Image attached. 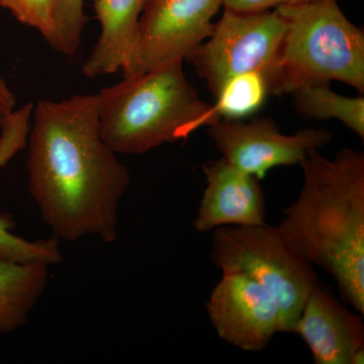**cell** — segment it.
Wrapping results in <instances>:
<instances>
[{
  "mask_svg": "<svg viewBox=\"0 0 364 364\" xmlns=\"http://www.w3.org/2000/svg\"><path fill=\"white\" fill-rule=\"evenodd\" d=\"M294 333L308 345L315 363H364L363 315L352 313L318 282L306 296Z\"/></svg>",
  "mask_w": 364,
  "mask_h": 364,
  "instance_id": "obj_10",
  "label": "cell"
},
{
  "mask_svg": "<svg viewBox=\"0 0 364 364\" xmlns=\"http://www.w3.org/2000/svg\"><path fill=\"white\" fill-rule=\"evenodd\" d=\"M286 21L277 9L241 13L225 9L212 33L188 59L217 95L226 81L248 72L267 77L277 95Z\"/></svg>",
  "mask_w": 364,
  "mask_h": 364,
  "instance_id": "obj_6",
  "label": "cell"
},
{
  "mask_svg": "<svg viewBox=\"0 0 364 364\" xmlns=\"http://www.w3.org/2000/svg\"><path fill=\"white\" fill-rule=\"evenodd\" d=\"M286 21L277 95L301 86L340 81L364 91V33L337 0L277 7Z\"/></svg>",
  "mask_w": 364,
  "mask_h": 364,
  "instance_id": "obj_4",
  "label": "cell"
},
{
  "mask_svg": "<svg viewBox=\"0 0 364 364\" xmlns=\"http://www.w3.org/2000/svg\"><path fill=\"white\" fill-rule=\"evenodd\" d=\"M208 135L222 158L259 181L275 167L301 164L311 151L321 149L332 139L325 129H303L286 135L270 117L221 119L210 126Z\"/></svg>",
  "mask_w": 364,
  "mask_h": 364,
  "instance_id": "obj_8",
  "label": "cell"
},
{
  "mask_svg": "<svg viewBox=\"0 0 364 364\" xmlns=\"http://www.w3.org/2000/svg\"><path fill=\"white\" fill-rule=\"evenodd\" d=\"M85 23V0H57L54 32L48 44L60 54L73 56L81 44Z\"/></svg>",
  "mask_w": 364,
  "mask_h": 364,
  "instance_id": "obj_17",
  "label": "cell"
},
{
  "mask_svg": "<svg viewBox=\"0 0 364 364\" xmlns=\"http://www.w3.org/2000/svg\"><path fill=\"white\" fill-rule=\"evenodd\" d=\"M304 183L277 228L301 260L336 282L342 301L364 314V154L329 159L313 150L299 164Z\"/></svg>",
  "mask_w": 364,
  "mask_h": 364,
  "instance_id": "obj_2",
  "label": "cell"
},
{
  "mask_svg": "<svg viewBox=\"0 0 364 364\" xmlns=\"http://www.w3.org/2000/svg\"><path fill=\"white\" fill-rule=\"evenodd\" d=\"M49 265L18 262L0 255V335L20 330L42 298Z\"/></svg>",
  "mask_w": 364,
  "mask_h": 364,
  "instance_id": "obj_13",
  "label": "cell"
},
{
  "mask_svg": "<svg viewBox=\"0 0 364 364\" xmlns=\"http://www.w3.org/2000/svg\"><path fill=\"white\" fill-rule=\"evenodd\" d=\"M223 0H146L124 76L188 60L210 37Z\"/></svg>",
  "mask_w": 364,
  "mask_h": 364,
  "instance_id": "obj_7",
  "label": "cell"
},
{
  "mask_svg": "<svg viewBox=\"0 0 364 364\" xmlns=\"http://www.w3.org/2000/svg\"><path fill=\"white\" fill-rule=\"evenodd\" d=\"M205 308L218 336L241 350L262 351L280 333L277 301L243 273L223 272Z\"/></svg>",
  "mask_w": 364,
  "mask_h": 364,
  "instance_id": "obj_9",
  "label": "cell"
},
{
  "mask_svg": "<svg viewBox=\"0 0 364 364\" xmlns=\"http://www.w3.org/2000/svg\"><path fill=\"white\" fill-rule=\"evenodd\" d=\"M0 6L23 25L37 30L47 42L52 37L57 0H0Z\"/></svg>",
  "mask_w": 364,
  "mask_h": 364,
  "instance_id": "obj_18",
  "label": "cell"
},
{
  "mask_svg": "<svg viewBox=\"0 0 364 364\" xmlns=\"http://www.w3.org/2000/svg\"><path fill=\"white\" fill-rule=\"evenodd\" d=\"M315 0H223V6L241 13H258L280 6H299Z\"/></svg>",
  "mask_w": 364,
  "mask_h": 364,
  "instance_id": "obj_19",
  "label": "cell"
},
{
  "mask_svg": "<svg viewBox=\"0 0 364 364\" xmlns=\"http://www.w3.org/2000/svg\"><path fill=\"white\" fill-rule=\"evenodd\" d=\"M26 148L28 191L53 236L116 242L131 176L100 135L97 93L39 100Z\"/></svg>",
  "mask_w": 364,
  "mask_h": 364,
  "instance_id": "obj_1",
  "label": "cell"
},
{
  "mask_svg": "<svg viewBox=\"0 0 364 364\" xmlns=\"http://www.w3.org/2000/svg\"><path fill=\"white\" fill-rule=\"evenodd\" d=\"M205 188L193 220L200 233L220 227L258 226L265 223L267 203L259 179L224 158L203 166Z\"/></svg>",
  "mask_w": 364,
  "mask_h": 364,
  "instance_id": "obj_11",
  "label": "cell"
},
{
  "mask_svg": "<svg viewBox=\"0 0 364 364\" xmlns=\"http://www.w3.org/2000/svg\"><path fill=\"white\" fill-rule=\"evenodd\" d=\"M210 258L223 272H241L267 289L280 312V333H294L301 309L318 282L312 265L289 248L279 228L228 226L215 229Z\"/></svg>",
  "mask_w": 364,
  "mask_h": 364,
  "instance_id": "obj_5",
  "label": "cell"
},
{
  "mask_svg": "<svg viewBox=\"0 0 364 364\" xmlns=\"http://www.w3.org/2000/svg\"><path fill=\"white\" fill-rule=\"evenodd\" d=\"M146 0H95L100 26L97 44L82 65L86 77L95 79L122 70L134 42Z\"/></svg>",
  "mask_w": 364,
  "mask_h": 364,
  "instance_id": "obj_12",
  "label": "cell"
},
{
  "mask_svg": "<svg viewBox=\"0 0 364 364\" xmlns=\"http://www.w3.org/2000/svg\"><path fill=\"white\" fill-rule=\"evenodd\" d=\"M298 111L316 119H335L364 139V97H345L335 92L330 83L301 86L293 93Z\"/></svg>",
  "mask_w": 364,
  "mask_h": 364,
  "instance_id": "obj_14",
  "label": "cell"
},
{
  "mask_svg": "<svg viewBox=\"0 0 364 364\" xmlns=\"http://www.w3.org/2000/svg\"><path fill=\"white\" fill-rule=\"evenodd\" d=\"M270 95L269 82L259 72L234 76L215 95L217 100L208 109L207 124L212 126L221 119L237 121L255 114Z\"/></svg>",
  "mask_w": 364,
  "mask_h": 364,
  "instance_id": "obj_15",
  "label": "cell"
},
{
  "mask_svg": "<svg viewBox=\"0 0 364 364\" xmlns=\"http://www.w3.org/2000/svg\"><path fill=\"white\" fill-rule=\"evenodd\" d=\"M97 97L100 135L117 154L143 155L188 138L207 124L210 107L189 82L181 61L124 76Z\"/></svg>",
  "mask_w": 364,
  "mask_h": 364,
  "instance_id": "obj_3",
  "label": "cell"
},
{
  "mask_svg": "<svg viewBox=\"0 0 364 364\" xmlns=\"http://www.w3.org/2000/svg\"><path fill=\"white\" fill-rule=\"evenodd\" d=\"M16 97L6 79L0 75V134L9 117L16 109Z\"/></svg>",
  "mask_w": 364,
  "mask_h": 364,
  "instance_id": "obj_20",
  "label": "cell"
},
{
  "mask_svg": "<svg viewBox=\"0 0 364 364\" xmlns=\"http://www.w3.org/2000/svg\"><path fill=\"white\" fill-rule=\"evenodd\" d=\"M6 167L0 160V169ZM14 222L11 215H0V255L18 262L44 263L57 265L62 261L60 240L49 239L31 241L13 233Z\"/></svg>",
  "mask_w": 364,
  "mask_h": 364,
  "instance_id": "obj_16",
  "label": "cell"
}]
</instances>
